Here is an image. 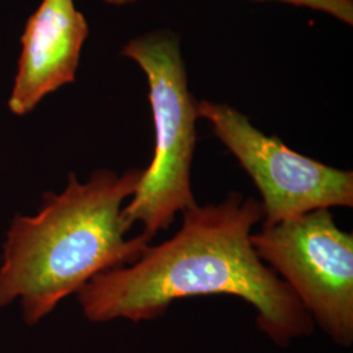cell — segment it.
Masks as SVG:
<instances>
[{"mask_svg": "<svg viewBox=\"0 0 353 353\" xmlns=\"http://www.w3.org/2000/svg\"><path fill=\"white\" fill-rule=\"evenodd\" d=\"M261 221V202L236 191L217 204H196L182 214L172 239L150 245L132 265L90 279L77 292L84 316L92 322L152 321L176 300L227 294L255 307L258 327L279 347L309 336L312 316L252 248V229Z\"/></svg>", "mask_w": 353, "mask_h": 353, "instance_id": "6da1fadb", "label": "cell"}, {"mask_svg": "<svg viewBox=\"0 0 353 353\" xmlns=\"http://www.w3.org/2000/svg\"><path fill=\"white\" fill-rule=\"evenodd\" d=\"M143 169L118 176L96 170L85 183L70 174L61 194H48L34 216H16L0 267V307L21 300L29 326L96 275L132 265L151 245L123 217Z\"/></svg>", "mask_w": 353, "mask_h": 353, "instance_id": "7a4b0ae2", "label": "cell"}, {"mask_svg": "<svg viewBox=\"0 0 353 353\" xmlns=\"http://www.w3.org/2000/svg\"><path fill=\"white\" fill-rule=\"evenodd\" d=\"M122 55L139 65L148 81L154 126V152L123 217L153 239L170 227L178 214L198 203L191 186V166L196 145L198 101L189 89L188 71L178 38L165 30L131 39Z\"/></svg>", "mask_w": 353, "mask_h": 353, "instance_id": "3957f363", "label": "cell"}, {"mask_svg": "<svg viewBox=\"0 0 353 353\" xmlns=\"http://www.w3.org/2000/svg\"><path fill=\"white\" fill-rule=\"evenodd\" d=\"M259 259L281 279L313 322L341 347L353 341V234L328 208L262 225L252 233Z\"/></svg>", "mask_w": 353, "mask_h": 353, "instance_id": "277c9868", "label": "cell"}, {"mask_svg": "<svg viewBox=\"0 0 353 353\" xmlns=\"http://www.w3.org/2000/svg\"><path fill=\"white\" fill-rule=\"evenodd\" d=\"M205 119L262 196L263 225L331 207H352L353 172L322 164L268 137L227 103L198 101Z\"/></svg>", "mask_w": 353, "mask_h": 353, "instance_id": "5b68a950", "label": "cell"}, {"mask_svg": "<svg viewBox=\"0 0 353 353\" xmlns=\"http://www.w3.org/2000/svg\"><path fill=\"white\" fill-rule=\"evenodd\" d=\"M88 23L74 0H42L26 23L10 110L30 113L57 89L75 80Z\"/></svg>", "mask_w": 353, "mask_h": 353, "instance_id": "8992f818", "label": "cell"}, {"mask_svg": "<svg viewBox=\"0 0 353 353\" xmlns=\"http://www.w3.org/2000/svg\"><path fill=\"white\" fill-rule=\"evenodd\" d=\"M268 1V0H261ZM326 13L344 24H353V0H271Z\"/></svg>", "mask_w": 353, "mask_h": 353, "instance_id": "52a82bcc", "label": "cell"}, {"mask_svg": "<svg viewBox=\"0 0 353 353\" xmlns=\"http://www.w3.org/2000/svg\"><path fill=\"white\" fill-rule=\"evenodd\" d=\"M108 4H112V6H126V4H131L137 0H105Z\"/></svg>", "mask_w": 353, "mask_h": 353, "instance_id": "ba28073f", "label": "cell"}]
</instances>
